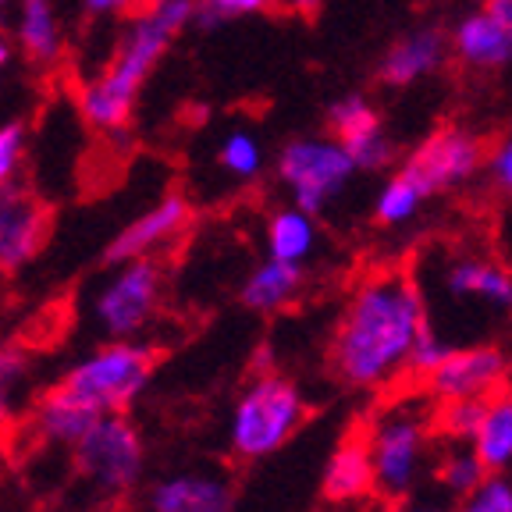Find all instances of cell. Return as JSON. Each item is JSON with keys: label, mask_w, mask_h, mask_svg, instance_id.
<instances>
[{"label": "cell", "mask_w": 512, "mask_h": 512, "mask_svg": "<svg viewBox=\"0 0 512 512\" xmlns=\"http://www.w3.org/2000/svg\"><path fill=\"white\" fill-rule=\"evenodd\" d=\"M431 324L424 288L406 271H374L352 285L331 331V374L356 392L388 388L409 374L416 338Z\"/></svg>", "instance_id": "6da1fadb"}, {"label": "cell", "mask_w": 512, "mask_h": 512, "mask_svg": "<svg viewBox=\"0 0 512 512\" xmlns=\"http://www.w3.org/2000/svg\"><path fill=\"white\" fill-rule=\"evenodd\" d=\"M200 0H146L118 29L104 68L75 86V111L100 136H121L132 125L139 93L175 40L196 25Z\"/></svg>", "instance_id": "7a4b0ae2"}, {"label": "cell", "mask_w": 512, "mask_h": 512, "mask_svg": "<svg viewBox=\"0 0 512 512\" xmlns=\"http://www.w3.org/2000/svg\"><path fill=\"white\" fill-rule=\"evenodd\" d=\"M306 416L310 406L296 381H288L278 370L256 374L228 413V452L242 463L274 456L296 438Z\"/></svg>", "instance_id": "3957f363"}, {"label": "cell", "mask_w": 512, "mask_h": 512, "mask_svg": "<svg viewBox=\"0 0 512 512\" xmlns=\"http://www.w3.org/2000/svg\"><path fill=\"white\" fill-rule=\"evenodd\" d=\"M424 402H388L363 434L374 463V488L388 502H402L424 480L434 456V416Z\"/></svg>", "instance_id": "277c9868"}, {"label": "cell", "mask_w": 512, "mask_h": 512, "mask_svg": "<svg viewBox=\"0 0 512 512\" xmlns=\"http://www.w3.org/2000/svg\"><path fill=\"white\" fill-rule=\"evenodd\" d=\"M168 274L160 256L118 260L89 288L86 317L104 338H143L164 310Z\"/></svg>", "instance_id": "5b68a950"}, {"label": "cell", "mask_w": 512, "mask_h": 512, "mask_svg": "<svg viewBox=\"0 0 512 512\" xmlns=\"http://www.w3.org/2000/svg\"><path fill=\"white\" fill-rule=\"evenodd\" d=\"M157 352L143 338H104L64 370L61 381L100 413H128L153 381Z\"/></svg>", "instance_id": "8992f818"}, {"label": "cell", "mask_w": 512, "mask_h": 512, "mask_svg": "<svg viewBox=\"0 0 512 512\" xmlns=\"http://www.w3.org/2000/svg\"><path fill=\"white\" fill-rule=\"evenodd\" d=\"M75 470L93 495L118 502L139 488L146 473V441L128 413H104L72 448Z\"/></svg>", "instance_id": "52a82bcc"}, {"label": "cell", "mask_w": 512, "mask_h": 512, "mask_svg": "<svg viewBox=\"0 0 512 512\" xmlns=\"http://www.w3.org/2000/svg\"><path fill=\"white\" fill-rule=\"evenodd\" d=\"M360 168L335 136H299L288 139L274 157V178L285 189L288 203L324 214L352 185Z\"/></svg>", "instance_id": "ba28073f"}, {"label": "cell", "mask_w": 512, "mask_h": 512, "mask_svg": "<svg viewBox=\"0 0 512 512\" xmlns=\"http://www.w3.org/2000/svg\"><path fill=\"white\" fill-rule=\"evenodd\" d=\"M434 292L491 317L512 313V267L480 249H452L434 271Z\"/></svg>", "instance_id": "9c48e42d"}, {"label": "cell", "mask_w": 512, "mask_h": 512, "mask_svg": "<svg viewBox=\"0 0 512 512\" xmlns=\"http://www.w3.org/2000/svg\"><path fill=\"white\" fill-rule=\"evenodd\" d=\"M484 157H488V146L480 143L470 128L448 125L431 132L424 143L416 146L402 160V168L424 185L431 196H441V192L470 185L484 171Z\"/></svg>", "instance_id": "30bf717a"}, {"label": "cell", "mask_w": 512, "mask_h": 512, "mask_svg": "<svg viewBox=\"0 0 512 512\" xmlns=\"http://www.w3.org/2000/svg\"><path fill=\"white\" fill-rule=\"evenodd\" d=\"M509 377V356L505 349L488 342L456 345L445 360L424 377V388L431 402H456V399H491L505 388Z\"/></svg>", "instance_id": "8fae6325"}, {"label": "cell", "mask_w": 512, "mask_h": 512, "mask_svg": "<svg viewBox=\"0 0 512 512\" xmlns=\"http://www.w3.org/2000/svg\"><path fill=\"white\" fill-rule=\"evenodd\" d=\"M192 224V203L182 192H164L160 200H153L143 214L121 228L107 246V264L118 260H139V256H160L171 249Z\"/></svg>", "instance_id": "7c38bea8"}, {"label": "cell", "mask_w": 512, "mask_h": 512, "mask_svg": "<svg viewBox=\"0 0 512 512\" xmlns=\"http://www.w3.org/2000/svg\"><path fill=\"white\" fill-rule=\"evenodd\" d=\"M50 235V207L22 182L0 189V274L36 260Z\"/></svg>", "instance_id": "4fadbf2b"}, {"label": "cell", "mask_w": 512, "mask_h": 512, "mask_svg": "<svg viewBox=\"0 0 512 512\" xmlns=\"http://www.w3.org/2000/svg\"><path fill=\"white\" fill-rule=\"evenodd\" d=\"M328 128H331V136L349 150L352 164L360 171L377 175V171L392 168L395 146H392V139H388V132H384L381 114H377V107L370 104L367 96H360V93L338 96L328 111Z\"/></svg>", "instance_id": "5bb4252c"}, {"label": "cell", "mask_w": 512, "mask_h": 512, "mask_svg": "<svg viewBox=\"0 0 512 512\" xmlns=\"http://www.w3.org/2000/svg\"><path fill=\"white\" fill-rule=\"evenodd\" d=\"M8 32L18 54L40 72L57 68L68 54V25H64L61 0H11Z\"/></svg>", "instance_id": "9a60e30c"}, {"label": "cell", "mask_w": 512, "mask_h": 512, "mask_svg": "<svg viewBox=\"0 0 512 512\" xmlns=\"http://www.w3.org/2000/svg\"><path fill=\"white\" fill-rule=\"evenodd\" d=\"M452 54V40L434 25H420V29L406 32L392 47L384 50L377 61V79L388 89H409L416 82L431 79L441 72V64Z\"/></svg>", "instance_id": "2e32d148"}, {"label": "cell", "mask_w": 512, "mask_h": 512, "mask_svg": "<svg viewBox=\"0 0 512 512\" xmlns=\"http://www.w3.org/2000/svg\"><path fill=\"white\" fill-rule=\"evenodd\" d=\"M100 416L104 413H100L93 402H86L79 392H72V388L61 381L32 402L29 424H32V434H36L43 445L72 452V448L93 431Z\"/></svg>", "instance_id": "e0dca14e"}, {"label": "cell", "mask_w": 512, "mask_h": 512, "mask_svg": "<svg viewBox=\"0 0 512 512\" xmlns=\"http://www.w3.org/2000/svg\"><path fill=\"white\" fill-rule=\"evenodd\" d=\"M153 512H232L235 488L217 470H178L160 477L146 495Z\"/></svg>", "instance_id": "ac0fdd59"}, {"label": "cell", "mask_w": 512, "mask_h": 512, "mask_svg": "<svg viewBox=\"0 0 512 512\" xmlns=\"http://www.w3.org/2000/svg\"><path fill=\"white\" fill-rule=\"evenodd\" d=\"M448 40H452V54L459 57V64L473 72H495L512 61V29L498 22L488 8L459 18L448 32Z\"/></svg>", "instance_id": "d6986e66"}, {"label": "cell", "mask_w": 512, "mask_h": 512, "mask_svg": "<svg viewBox=\"0 0 512 512\" xmlns=\"http://www.w3.org/2000/svg\"><path fill=\"white\" fill-rule=\"evenodd\" d=\"M320 217L310 210L296 207V203H285V207H274L264 221V249L267 256L281 260V264H296L306 271V264H313L320 253Z\"/></svg>", "instance_id": "ffe728a7"}, {"label": "cell", "mask_w": 512, "mask_h": 512, "mask_svg": "<svg viewBox=\"0 0 512 512\" xmlns=\"http://www.w3.org/2000/svg\"><path fill=\"white\" fill-rule=\"evenodd\" d=\"M299 296H303V267L281 264L274 256H264V260L242 278V288H239L242 306L253 313H264V317L285 313Z\"/></svg>", "instance_id": "44dd1931"}, {"label": "cell", "mask_w": 512, "mask_h": 512, "mask_svg": "<svg viewBox=\"0 0 512 512\" xmlns=\"http://www.w3.org/2000/svg\"><path fill=\"white\" fill-rule=\"evenodd\" d=\"M320 491L335 505H352L374 495V463H370L367 441L349 438L331 452L324 477H320Z\"/></svg>", "instance_id": "7402d4cb"}, {"label": "cell", "mask_w": 512, "mask_h": 512, "mask_svg": "<svg viewBox=\"0 0 512 512\" xmlns=\"http://www.w3.org/2000/svg\"><path fill=\"white\" fill-rule=\"evenodd\" d=\"M470 445L480 463L488 466V473L512 470V395L505 388L484 402V416Z\"/></svg>", "instance_id": "603a6c76"}, {"label": "cell", "mask_w": 512, "mask_h": 512, "mask_svg": "<svg viewBox=\"0 0 512 512\" xmlns=\"http://www.w3.org/2000/svg\"><path fill=\"white\" fill-rule=\"evenodd\" d=\"M431 200H434L431 192L399 164V168L381 182V189H377L374 221L384 224V228H406V224H413L416 217L424 214V207Z\"/></svg>", "instance_id": "cb8c5ba5"}, {"label": "cell", "mask_w": 512, "mask_h": 512, "mask_svg": "<svg viewBox=\"0 0 512 512\" xmlns=\"http://www.w3.org/2000/svg\"><path fill=\"white\" fill-rule=\"evenodd\" d=\"M217 168L239 185L256 182L267 168V150H264V143H260V136L249 132V128L224 132L221 143H217Z\"/></svg>", "instance_id": "d4e9b609"}, {"label": "cell", "mask_w": 512, "mask_h": 512, "mask_svg": "<svg viewBox=\"0 0 512 512\" xmlns=\"http://www.w3.org/2000/svg\"><path fill=\"white\" fill-rule=\"evenodd\" d=\"M488 477V466L480 463V456L473 452V445L466 441H448L438 452L434 463V480L438 488L452 498H466L473 488H480V480Z\"/></svg>", "instance_id": "484cf974"}, {"label": "cell", "mask_w": 512, "mask_h": 512, "mask_svg": "<svg viewBox=\"0 0 512 512\" xmlns=\"http://www.w3.org/2000/svg\"><path fill=\"white\" fill-rule=\"evenodd\" d=\"M29 409V356L22 349H0V424H11Z\"/></svg>", "instance_id": "4316f807"}, {"label": "cell", "mask_w": 512, "mask_h": 512, "mask_svg": "<svg viewBox=\"0 0 512 512\" xmlns=\"http://www.w3.org/2000/svg\"><path fill=\"white\" fill-rule=\"evenodd\" d=\"M484 402L488 399H456V402H438V413H434V431L445 441H466L470 445L473 434L480 427V416H484Z\"/></svg>", "instance_id": "83f0119b"}, {"label": "cell", "mask_w": 512, "mask_h": 512, "mask_svg": "<svg viewBox=\"0 0 512 512\" xmlns=\"http://www.w3.org/2000/svg\"><path fill=\"white\" fill-rule=\"evenodd\" d=\"M25 157H29V128L22 118L0 121V189L18 182L25 168Z\"/></svg>", "instance_id": "f1b7e54d"}, {"label": "cell", "mask_w": 512, "mask_h": 512, "mask_svg": "<svg viewBox=\"0 0 512 512\" xmlns=\"http://www.w3.org/2000/svg\"><path fill=\"white\" fill-rule=\"evenodd\" d=\"M274 4H278V0H200L196 25H200V29H221V25L239 22V18L264 15Z\"/></svg>", "instance_id": "f546056e"}, {"label": "cell", "mask_w": 512, "mask_h": 512, "mask_svg": "<svg viewBox=\"0 0 512 512\" xmlns=\"http://www.w3.org/2000/svg\"><path fill=\"white\" fill-rule=\"evenodd\" d=\"M456 512H512V477L488 473L466 498H459Z\"/></svg>", "instance_id": "4dcf8cb0"}, {"label": "cell", "mask_w": 512, "mask_h": 512, "mask_svg": "<svg viewBox=\"0 0 512 512\" xmlns=\"http://www.w3.org/2000/svg\"><path fill=\"white\" fill-rule=\"evenodd\" d=\"M456 349V342L445 335L441 328H434V324H427L424 335L416 338V349H413V360H409V374H420L427 377L434 367H438L441 360H445L448 352Z\"/></svg>", "instance_id": "1f68e13d"}, {"label": "cell", "mask_w": 512, "mask_h": 512, "mask_svg": "<svg viewBox=\"0 0 512 512\" xmlns=\"http://www.w3.org/2000/svg\"><path fill=\"white\" fill-rule=\"evenodd\" d=\"M484 178L498 196H509L512 200V132L498 136L488 146V157H484Z\"/></svg>", "instance_id": "d6a6232c"}, {"label": "cell", "mask_w": 512, "mask_h": 512, "mask_svg": "<svg viewBox=\"0 0 512 512\" xmlns=\"http://www.w3.org/2000/svg\"><path fill=\"white\" fill-rule=\"evenodd\" d=\"M75 11L89 22H125L128 15H136L146 0H72Z\"/></svg>", "instance_id": "836d02e7"}, {"label": "cell", "mask_w": 512, "mask_h": 512, "mask_svg": "<svg viewBox=\"0 0 512 512\" xmlns=\"http://www.w3.org/2000/svg\"><path fill=\"white\" fill-rule=\"evenodd\" d=\"M18 57H22V54H18L15 40H11V32L0 29V89H4V82H8V75H11V68H15Z\"/></svg>", "instance_id": "e575fe53"}, {"label": "cell", "mask_w": 512, "mask_h": 512, "mask_svg": "<svg viewBox=\"0 0 512 512\" xmlns=\"http://www.w3.org/2000/svg\"><path fill=\"white\" fill-rule=\"evenodd\" d=\"M484 8H488L498 22H505L512 29V0H484Z\"/></svg>", "instance_id": "d590c367"}, {"label": "cell", "mask_w": 512, "mask_h": 512, "mask_svg": "<svg viewBox=\"0 0 512 512\" xmlns=\"http://www.w3.org/2000/svg\"><path fill=\"white\" fill-rule=\"evenodd\" d=\"M288 11H299V15H313L320 8V0H281Z\"/></svg>", "instance_id": "8d00e7d4"}, {"label": "cell", "mask_w": 512, "mask_h": 512, "mask_svg": "<svg viewBox=\"0 0 512 512\" xmlns=\"http://www.w3.org/2000/svg\"><path fill=\"white\" fill-rule=\"evenodd\" d=\"M399 512H452V509H445L438 502H413V505H402Z\"/></svg>", "instance_id": "74e56055"}, {"label": "cell", "mask_w": 512, "mask_h": 512, "mask_svg": "<svg viewBox=\"0 0 512 512\" xmlns=\"http://www.w3.org/2000/svg\"><path fill=\"white\" fill-rule=\"evenodd\" d=\"M8 11H11V0H0V22H8Z\"/></svg>", "instance_id": "f35d334b"}, {"label": "cell", "mask_w": 512, "mask_h": 512, "mask_svg": "<svg viewBox=\"0 0 512 512\" xmlns=\"http://www.w3.org/2000/svg\"><path fill=\"white\" fill-rule=\"evenodd\" d=\"M146 512H153V509H146Z\"/></svg>", "instance_id": "ab89813d"}]
</instances>
